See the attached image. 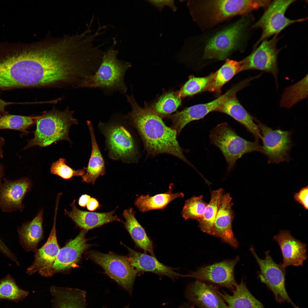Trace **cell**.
Returning <instances> with one entry per match:
<instances>
[{"mask_svg":"<svg viewBox=\"0 0 308 308\" xmlns=\"http://www.w3.org/2000/svg\"><path fill=\"white\" fill-rule=\"evenodd\" d=\"M161 12L165 7L167 6L174 12L177 9V7L175 5L174 0H146Z\"/></svg>","mask_w":308,"mask_h":308,"instance_id":"obj_40","label":"cell"},{"mask_svg":"<svg viewBox=\"0 0 308 308\" xmlns=\"http://www.w3.org/2000/svg\"><path fill=\"white\" fill-rule=\"evenodd\" d=\"M87 231L82 229L75 238L60 249L53 266L54 274L76 266L83 253L90 246L85 238Z\"/></svg>","mask_w":308,"mask_h":308,"instance_id":"obj_19","label":"cell"},{"mask_svg":"<svg viewBox=\"0 0 308 308\" xmlns=\"http://www.w3.org/2000/svg\"><path fill=\"white\" fill-rule=\"evenodd\" d=\"M129 252L127 257L131 265L137 271H148L160 275L167 276L174 280L179 277H187L175 272L173 268L159 262L152 255L141 253L127 247Z\"/></svg>","mask_w":308,"mask_h":308,"instance_id":"obj_22","label":"cell"},{"mask_svg":"<svg viewBox=\"0 0 308 308\" xmlns=\"http://www.w3.org/2000/svg\"><path fill=\"white\" fill-rule=\"evenodd\" d=\"M113 45L104 51L100 65L92 75L86 77L79 87L99 88L106 95L116 92L126 94L127 87L124 81L126 72L131 66L129 62L118 58V51Z\"/></svg>","mask_w":308,"mask_h":308,"instance_id":"obj_4","label":"cell"},{"mask_svg":"<svg viewBox=\"0 0 308 308\" xmlns=\"http://www.w3.org/2000/svg\"><path fill=\"white\" fill-rule=\"evenodd\" d=\"M173 184L169 185V190L165 193L150 196L141 195L135 200L134 204L139 210L142 213L151 210L162 209L171 201L179 198L183 197L182 193L173 192Z\"/></svg>","mask_w":308,"mask_h":308,"instance_id":"obj_29","label":"cell"},{"mask_svg":"<svg viewBox=\"0 0 308 308\" xmlns=\"http://www.w3.org/2000/svg\"><path fill=\"white\" fill-rule=\"evenodd\" d=\"M240 90V86L236 84L214 100L187 107L181 111L176 112L173 114L171 117L174 125L178 129L182 130L190 122L202 119L210 112L216 111L227 98L236 94Z\"/></svg>","mask_w":308,"mask_h":308,"instance_id":"obj_15","label":"cell"},{"mask_svg":"<svg viewBox=\"0 0 308 308\" xmlns=\"http://www.w3.org/2000/svg\"><path fill=\"white\" fill-rule=\"evenodd\" d=\"M255 121L262 134L263 145L261 152L268 157V163L289 161L293 144L292 132L273 129L256 119Z\"/></svg>","mask_w":308,"mask_h":308,"instance_id":"obj_10","label":"cell"},{"mask_svg":"<svg viewBox=\"0 0 308 308\" xmlns=\"http://www.w3.org/2000/svg\"><path fill=\"white\" fill-rule=\"evenodd\" d=\"M50 291L51 308H87L86 293L84 290L52 285Z\"/></svg>","mask_w":308,"mask_h":308,"instance_id":"obj_24","label":"cell"},{"mask_svg":"<svg viewBox=\"0 0 308 308\" xmlns=\"http://www.w3.org/2000/svg\"><path fill=\"white\" fill-rule=\"evenodd\" d=\"M209 137L210 143L218 147L223 155L228 171L244 154L261 152L262 146L258 141H250L241 137L226 122L219 124L212 129Z\"/></svg>","mask_w":308,"mask_h":308,"instance_id":"obj_6","label":"cell"},{"mask_svg":"<svg viewBox=\"0 0 308 308\" xmlns=\"http://www.w3.org/2000/svg\"><path fill=\"white\" fill-rule=\"evenodd\" d=\"M107 125L104 133L110 157L127 162L134 161L136 154V146L129 132L118 123Z\"/></svg>","mask_w":308,"mask_h":308,"instance_id":"obj_12","label":"cell"},{"mask_svg":"<svg viewBox=\"0 0 308 308\" xmlns=\"http://www.w3.org/2000/svg\"><path fill=\"white\" fill-rule=\"evenodd\" d=\"M86 206L88 210L93 211L99 207L100 205L99 202L96 199L94 198H90Z\"/></svg>","mask_w":308,"mask_h":308,"instance_id":"obj_41","label":"cell"},{"mask_svg":"<svg viewBox=\"0 0 308 308\" xmlns=\"http://www.w3.org/2000/svg\"><path fill=\"white\" fill-rule=\"evenodd\" d=\"M213 73L204 77H190L179 90V96L181 98L192 96L206 91L213 76Z\"/></svg>","mask_w":308,"mask_h":308,"instance_id":"obj_36","label":"cell"},{"mask_svg":"<svg viewBox=\"0 0 308 308\" xmlns=\"http://www.w3.org/2000/svg\"><path fill=\"white\" fill-rule=\"evenodd\" d=\"M273 239L280 248L283 257L281 264L284 268L303 265L307 257L306 244L294 237L287 230H280Z\"/></svg>","mask_w":308,"mask_h":308,"instance_id":"obj_20","label":"cell"},{"mask_svg":"<svg viewBox=\"0 0 308 308\" xmlns=\"http://www.w3.org/2000/svg\"><path fill=\"white\" fill-rule=\"evenodd\" d=\"M225 60L221 67L213 73L206 91L220 93L223 85L235 75L242 71L240 61H237L228 58Z\"/></svg>","mask_w":308,"mask_h":308,"instance_id":"obj_30","label":"cell"},{"mask_svg":"<svg viewBox=\"0 0 308 308\" xmlns=\"http://www.w3.org/2000/svg\"><path fill=\"white\" fill-rule=\"evenodd\" d=\"M131 110L125 116L137 131L148 156L166 153L176 157L193 166L183 154L177 139V133L167 126L162 119L145 102L143 108L139 106L133 96L126 94Z\"/></svg>","mask_w":308,"mask_h":308,"instance_id":"obj_2","label":"cell"},{"mask_svg":"<svg viewBox=\"0 0 308 308\" xmlns=\"http://www.w3.org/2000/svg\"><path fill=\"white\" fill-rule=\"evenodd\" d=\"M232 292L233 294L230 295L224 291L222 293L219 291L225 302L228 304V308H265L251 293L243 279L239 284H237Z\"/></svg>","mask_w":308,"mask_h":308,"instance_id":"obj_28","label":"cell"},{"mask_svg":"<svg viewBox=\"0 0 308 308\" xmlns=\"http://www.w3.org/2000/svg\"><path fill=\"white\" fill-rule=\"evenodd\" d=\"M76 200L71 204V211L64 209V214L70 217L77 226L88 230L115 221L123 222L115 215V210L106 212L81 210L76 206Z\"/></svg>","mask_w":308,"mask_h":308,"instance_id":"obj_21","label":"cell"},{"mask_svg":"<svg viewBox=\"0 0 308 308\" xmlns=\"http://www.w3.org/2000/svg\"><path fill=\"white\" fill-rule=\"evenodd\" d=\"M90 198V196L86 194L82 195L79 199V204L81 207H85Z\"/></svg>","mask_w":308,"mask_h":308,"instance_id":"obj_42","label":"cell"},{"mask_svg":"<svg viewBox=\"0 0 308 308\" xmlns=\"http://www.w3.org/2000/svg\"><path fill=\"white\" fill-rule=\"evenodd\" d=\"M216 111L227 114L244 126L255 138L256 141L262 139V135L258 125L252 116L240 103L234 95L227 98Z\"/></svg>","mask_w":308,"mask_h":308,"instance_id":"obj_23","label":"cell"},{"mask_svg":"<svg viewBox=\"0 0 308 308\" xmlns=\"http://www.w3.org/2000/svg\"><path fill=\"white\" fill-rule=\"evenodd\" d=\"M275 35L265 40L247 57L240 60L242 71L257 70L271 74L277 83L278 68L277 57L280 50L276 44L279 38Z\"/></svg>","mask_w":308,"mask_h":308,"instance_id":"obj_11","label":"cell"},{"mask_svg":"<svg viewBox=\"0 0 308 308\" xmlns=\"http://www.w3.org/2000/svg\"><path fill=\"white\" fill-rule=\"evenodd\" d=\"M184 292L188 302L199 308H228L218 289L211 285L196 280L189 284Z\"/></svg>","mask_w":308,"mask_h":308,"instance_id":"obj_17","label":"cell"},{"mask_svg":"<svg viewBox=\"0 0 308 308\" xmlns=\"http://www.w3.org/2000/svg\"><path fill=\"white\" fill-rule=\"evenodd\" d=\"M129 306L127 305L124 308H129ZM102 308H106L105 307H103Z\"/></svg>","mask_w":308,"mask_h":308,"instance_id":"obj_48","label":"cell"},{"mask_svg":"<svg viewBox=\"0 0 308 308\" xmlns=\"http://www.w3.org/2000/svg\"><path fill=\"white\" fill-rule=\"evenodd\" d=\"M135 213L132 208L123 210L122 215L125 220L123 222L125 228L138 247L155 256L153 242L136 219Z\"/></svg>","mask_w":308,"mask_h":308,"instance_id":"obj_26","label":"cell"},{"mask_svg":"<svg viewBox=\"0 0 308 308\" xmlns=\"http://www.w3.org/2000/svg\"><path fill=\"white\" fill-rule=\"evenodd\" d=\"M37 117L0 113V130H17L27 134L29 133L27 129L35 123Z\"/></svg>","mask_w":308,"mask_h":308,"instance_id":"obj_34","label":"cell"},{"mask_svg":"<svg viewBox=\"0 0 308 308\" xmlns=\"http://www.w3.org/2000/svg\"><path fill=\"white\" fill-rule=\"evenodd\" d=\"M232 200L229 193L224 194L222 195L214 223L213 235L236 248L238 244L232 228L234 214L232 209L233 203Z\"/></svg>","mask_w":308,"mask_h":308,"instance_id":"obj_18","label":"cell"},{"mask_svg":"<svg viewBox=\"0 0 308 308\" xmlns=\"http://www.w3.org/2000/svg\"><path fill=\"white\" fill-rule=\"evenodd\" d=\"M270 3L267 0H191L187 5L193 20L203 31L268 7Z\"/></svg>","mask_w":308,"mask_h":308,"instance_id":"obj_3","label":"cell"},{"mask_svg":"<svg viewBox=\"0 0 308 308\" xmlns=\"http://www.w3.org/2000/svg\"><path fill=\"white\" fill-rule=\"evenodd\" d=\"M5 141L3 138L0 137V158L3 157L2 147Z\"/></svg>","mask_w":308,"mask_h":308,"instance_id":"obj_45","label":"cell"},{"mask_svg":"<svg viewBox=\"0 0 308 308\" xmlns=\"http://www.w3.org/2000/svg\"><path fill=\"white\" fill-rule=\"evenodd\" d=\"M182 104V98L177 91H169L163 94L151 105L153 112L162 119L168 117Z\"/></svg>","mask_w":308,"mask_h":308,"instance_id":"obj_32","label":"cell"},{"mask_svg":"<svg viewBox=\"0 0 308 308\" xmlns=\"http://www.w3.org/2000/svg\"><path fill=\"white\" fill-rule=\"evenodd\" d=\"M7 247V246L0 238V252L2 253L5 251Z\"/></svg>","mask_w":308,"mask_h":308,"instance_id":"obj_46","label":"cell"},{"mask_svg":"<svg viewBox=\"0 0 308 308\" xmlns=\"http://www.w3.org/2000/svg\"><path fill=\"white\" fill-rule=\"evenodd\" d=\"M237 256L232 260H225L200 268L192 272L187 277L211 285L217 288H227L232 291L237 285L234 277V270L238 260Z\"/></svg>","mask_w":308,"mask_h":308,"instance_id":"obj_13","label":"cell"},{"mask_svg":"<svg viewBox=\"0 0 308 308\" xmlns=\"http://www.w3.org/2000/svg\"><path fill=\"white\" fill-rule=\"evenodd\" d=\"M89 258L100 266L106 274L131 295L138 271L131 265L127 257L96 251L88 252Z\"/></svg>","mask_w":308,"mask_h":308,"instance_id":"obj_7","label":"cell"},{"mask_svg":"<svg viewBox=\"0 0 308 308\" xmlns=\"http://www.w3.org/2000/svg\"><path fill=\"white\" fill-rule=\"evenodd\" d=\"M66 159L60 158L53 163L50 168L51 173L65 179H69L73 176H82L85 174L84 169L74 170L66 165Z\"/></svg>","mask_w":308,"mask_h":308,"instance_id":"obj_38","label":"cell"},{"mask_svg":"<svg viewBox=\"0 0 308 308\" xmlns=\"http://www.w3.org/2000/svg\"><path fill=\"white\" fill-rule=\"evenodd\" d=\"M87 124L91 138L92 151L87 167H84L86 172L82 176V179L84 182L94 185L98 177L104 175L105 164L96 141L92 124L89 121Z\"/></svg>","mask_w":308,"mask_h":308,"instance_id":"obj_27","label":"cell"},{"mask_svg":"<svg viewBox=\"0 0 308 308\" xmlns=\"http://www.w3.org/2000/svg\"><path fill=\"white\" fill-rule=\"evenodd\" d=\"M0 183V208L7 212L19 210L24 207L23 200L32 186L31 181L24 178L15 181L3 179Z\"/></svg>","mask_w":308,"mask_h":308,"instance_id":"obj_16","label":"cell"},{"mask_svg":"<svg viewBox=\"0 0 308 308\" xmlns=\"http://www.w3.org/2000/svg\"><path fill=\"white\" fill-rule=\"evenodd\" d=\"M207 204L202 195L190 198L185 202L181 212L182 217L185 220L198 221L203 216Z\"/></svg>","mask_w":308,"mask_h":308,"instance_id":"obj_37","label":"cell"},{"mask_svg":"<svg viewBox=\"0 0 308 308\" xmlns=\"http://www.w3.org/2000/svg\"><path fill=\"white\" fill-rule=\"evenodd\" d=\"M58 208L56 206L53 224L46 242L35 252L34 261L27 270V273L29 275L38 272L42 276L50 277L54 274L53 266L60 249L56 227Z\"/></svg>","mask_w":308,"mask_h":308,"instance_id":"obj_14","label":"cell"},{"mask_svg":"<svg viewBox=\"0 0 308 308\" xmlns=\"http://www.w3.org/2000/svg\"><path fill=\"white\" fill-rule=\"evenodd\" d=\"M250 250L260 268L258 277L273 292L276 301L280 303L287 302L293 308H299L293 302L286 290L285 280V268L280 263H276L270 254V251L265 252V258H260L253 247Z\"/></svg>","mask_w":308,"mask_h":308,"instance_id":"obj_8","label":"cell"},{"mask_svg":"<svg viewBox=\"0 0 308 308\" xmlns=\"http://www.w3.org/2000/svg\"><path fill=\"white\" fill-rule=\"evenodd\" d=\"M4 175L3 167L1 164H0V181Z\"/></svg>","mask_w":308,"mask_h":308,"instance_id":"obj_47","label":"cell"},{"mask_svg":"<svg viewBox=\"0 0 308 308\" xmlns=\"http://www.w3.org/2000/svg\"><path fill=\"white\" fill-rule=\"evenodd\" d=\"M43 211L40 210L31 221L25 222L17 230L20 243L27 251L35 252L43 236Z\"/></svg>","mask_w":308,"mask_h":308,"instance_id":"obj_25","label":"cell"},{"mask_svg":"<svg viewBox=\"0 0 308 308\" xmlns=\"http://www.w3.org/2000/svg\"><path fill=\"white\" fill-rule=\"evenodd\" d=\"M308 76L285 89L280 100L281 107L290 108L307 96Z\"/></svg>","mask_w":308,"mask_h":308,"instance_id":"obj_33","label":"cell"},{"mask_svg":"<svg viewBox=\"0 0 308 308\" xmlns=\"http://www.w3.org/2000/svg\"><path fill=\"white\" fill-rule=\"evenodd\" d=\"M224 190L220 188L211 192L210 200L206 207L203 216L198 221V226L203 232L213 235L215 220Z\"/></svg>","mask_w":308,"mask_h":308,"instance_id":"obj_31","label":"cell"},{"mask_svg":"<svg viewBox=\"0 0 308 308\" xmlns=\"http://www.w3.org/2000/svg\"><path fill=\"white\" fill-rule=\"evenodd\" d=\"M73 113L68 109L63 111L54 110L37 116L34 137L28 141L24 149L35 146L45 147L63 140L71 143L70 128L78 123V120L73 117Z\"/></svg>","mask_w":308,"mask_h":308,"instance_id":"obj_5","label":"cell"},{"mask_svg":"<svg viewBox=\"0 0 308 308\" xmlns=\"http://www.w3.org/2000/svg\"><path fill=\"white\" fill-rule=\"evenodd\" d=\"M249 16H242L189 38L177 56L182 58L198 56L203 60H223L235 52L242 51L250 24Z\"/></svg>","mask_w":308,"mask_h":308,"instance_id":"obj_1","label":"cell"},{"mask_svg":"<svg viewBox=\"0 0 308 308\" xmlns=\"http://www.w3.org/2000/svg\"><path fill=\"white\" fill-rule=\"evenodd\" d=\"M293 198L295 200L302 205L307 210L308 209V186L303 187L299 191L294 194Z\"/></svg>","mask_w":308,"mask_h":308,"instance_id":"obj_39","label":"cell"},{"mask_svg":"<svg viewBox=\"0 0 308 308\" xmlns=\"http://www.w3.org/2000/svg\"><path fill=\"white\" fill-rule=\"evenodd\" d=\"M296 0H276L270 3L260 19L251 27L262 30L260 37L254 46L255 49L262 42L274 35H277L285 28L296 23L307 20V18L292 20L285 15L291 4Z\"/></svg>","mask_w":308,"mask_h":308,"instance_id":"obj_9","label":"cell"},{"mask_svg":"<svg viewBox=\"0 0 308 308\" xmlns=\"http://www.w3.org/2000/svg\"><path fill=\"white\" fill-rule=\"evenodd\" d=\"M29 292L20 288L10 275L0 279V300H7L15 302L25 298Z\"/></svg>","mask_w":308,"mask_h":308,"instance_id":"obj_35","label":"cell"},{"mask_svg":"<svg viewBox=\"0 0 308 308\" xmlns=\"http://www.w3.org/2000/svg\"><path fill=\"white\" fill-rule=\"evenodd\" d=\"M177 308H194V305L189 302H185Z\"/></svg>","mask_w":308,"mask_h":308,"instance_id":"obj_44","label":"cell"},{"mask_svg":"<svg viewBox=\"0 0 308 308\" xmlns=\"http://www.w3.org/2000/svg\"><path fill=\"white\" fill-rule=\"evenodd\" d=\"M17 103L7 102L2 100L0 97V113L7 114L8 113L5 110V107L10 105L16 104Z\"/></svg>","mask_w":308,"mask_h":308,"instance_id":"obj_43","label":"cell"}]
</instances>
